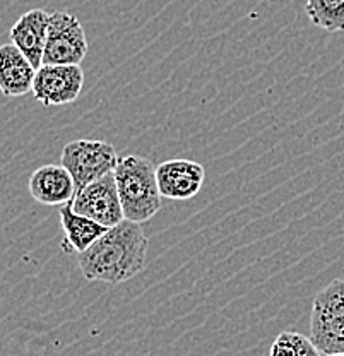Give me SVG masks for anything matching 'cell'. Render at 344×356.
<instances>
[{
    "instance_id": "3957f363",
    "label": "cell",
    "mask_w": 344,
    "mask_h": 356,
    "mask_svg": "<svg viewBox=\"0 0 344 356\" xmlns=\"http://www.w3.org/2000/svg\"><path fill=\"white\" fill-rule=\"evenodd\" d=\"M310 337L324 353H344V277L322 288L313 298Z\"/></svg>"
},
{
    "instance_id": "6da1fadb",
    "label": "cell",
    "mask_w": 344,
    "mask_h": 356,
    "mask_svg": "<svg viewBox=\"0 0 344 356\" xmlns=\"http://www.w3.org/2000/svg\"><path fill=\"white\" fill-rule=\"evenodd\" d=\"M147 245L149 240L140 222L124 220L79 254V269L88 281L125 283L146 267Z\"/></svg>"
},
{
    "instance_id": "7a4b0ae2",
    "label": "cell",
    "mask_w": 344,
    "mask_h": 356,
    "mask_svg": "<svg viewBox=\"0 0 344 356\" xmlns=\"http://www.w3.org/2000/svg\"><path fill=\"white\" fill-rule=\"evenodd\" d=\"M113 173L125 220L134 222L153 220L160 211L163 197L156 166L142 156L129 154L120 158Z\"/></svg>"
},
{
    "instance_id": "5b68a950",
    "label": "cell",
    "mask_w": 344,
    "mask_h": 356,
    "mask_svg": "<svg viewBox=\"0 0 344 356\" xmlns=\"http://www.w3.org/2000/svg\"><path fill=\"white\" fill-rule=\"evenodd\" d=\"M88 38L83 24L69 13H51L43 64L81 65L88 55Z\"/></svg>"
},
{
    "instance_id": "4fadbf2b",
    "label": "cell",
    "mask_w": 344,
    "mask_h": 356,
    "mask_svg": "<svg viewBox=\"0 0 344 356\" xmlns=\"http://www.w3.org/2000/svg\"><path fill=\"white\" fill-rule=\"evenodd\" d=\"M305 10L317 28L329 33L344 31V0H306Z\"/></svg>"
},
{
    "instance_id": "9c48e42d",
    "label": "cell",
    "mask_w": 344,
    "mask_h": 356,
    "mask_svg": "<svg viewBox=\"0 0 344 356\" xmlns=\"http://www.w3.org/2000/svg\"><path fill=\"white\" fill-rule=\"evenodd\" d=\"M50 16L51 13L43 9H31L14 22L9 31L10 43L16 44L36 69L43 65Z\"/></svg>"
},
{
    "instance_id": "5bb4252c",
    "label": "cell",
    "mask_w": 344,
    "mask_h": 356,
    "mask_svg": "<svg viewBox=\"0 0 344 356\" xmlns=\"http://www.w3.org/2000/svg\"><path fill=\"white\" fill-rule=\"evenodd\" d=\"M269 356H325L312 337L302 332L284 331L276 337L272 343Z\"/></svg>"
},
{
    "instance_id": "30bf717a",
    "label": "cell",
    "mask_w": 344,
    "mask_h": 356,
    "mask_svg": "<svg viewBox=\"0 0 344 356\" xmlns=\"http://www.w3.org/2000/svg\"><path fill=\"white\" fill-rule=\"evenodd\" d=\"M31 197L45 206H64L76 195L74 178L62 165H45L35 170L28 180Z\"/></svg>"
},
{
    "instance_id": "277c9868",
    "label": "cell",
    "mask_w": 344,
    "mask_h": 356,
    "mask_svg": "<svg viewBox=\"0 0 344 356\" xmlns=\"http://www.w3.org/2000/svg\"><path fill=\"white\" fill-rule=\"evenodd\" d=\"M118 161L120 158L112 144L96 139L70 140L60 156L62 166L74 178L76 194L92 181L113 173Z\"/></svg>"
},
{
    "instance_id": "8fae6325",
    "label": "cell",
    "mask_w": 344,
    "mask_h": 356,
    "mask_svg": "<svg viewBox=\"0 0 344 356\" xmlns=\"http://www.w3.org/2000/svg\"><path fill=\"white\" fill-rule=\"evenodd\" d=\"M36 67L14 43L0 47V89L9 98H19L33 91Z\"/></svg>"
},
{
    "instance_id": "7c38bea8",
    "label": "cell",
    "mask_w": 344,
    "mask_h": 356,
    "mask_svg": "<svg viewBox=\"0 0 344 356\" xmlns=\"http://www.w3.org/2000/svg\"><path fill=\"white\" fill-rule=\"evenodd\" d=\"M60 222L65 233V250L77 252V254L86 252L108 229L95 220L77 214L70 206V202L60 206Z\"/></svg>"
},
{
    "instance_id": "52a82bcc",
    "label": "cell",
    "mask_w": 344,
    "mask_h": 356,
    "mask_svg": "<svg viewBox=\"0 0 344 356\" xmlns=\"http://www.w3.org/2000/svg\"><path fill=\"white\" fill-rule=\"evenodd\" d=\"M84 86L81 65H47L36 70L33 95L45 106H62L79 98Z\"/></svg>"
},
{
    "instance_id": "ba28073f",
    "label": "cell",
    "mask_w": 344,
    "mask_h": 356,
    "mask_svg": "<svg viewBox=\"0 0 344 356\" xmlns=\"http://www.w3.org/2000/svg\"><path fill=\"white\" fill-rule=\"evenodd\" d=\"M158 185L165 199L188 200L201 192L206 180V170L192 159H168L156 166Z\"/></svg>"
},
{
    "instance_id": "9a60e30c",
    "label": "cell",
    "mask_w": 344,
    "mask_h": 356,
    "mask_svg": "<svg viewBox=\"0 0 344 356\" xmlns=\"http://www.w3.org/2000/svg\"><path fill=\"white\" fill-rule=\"evenodd\" d=\"M329 356H344V353H338V355H329Z\"/></svg>"
},
{
    "instance_id": "8992f818",
    "label": "cell",
    "mask_w": 344,
    "mask_h": 356,
    "mask_svg": "<svg viewBox=\"0 0 344 356\" xmlns=\"http://www.w3.org/2000/svg\"><path fill=\"white\" fill-rule=\"evenodd\" d=\"M70 206L77 214L95 220L106 228H113L125 220L115 173L99 178L77 192L70 200Z\"/></svg>"
}]
</instances>
